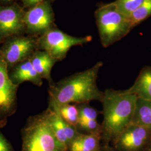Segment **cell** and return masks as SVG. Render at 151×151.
<instances>
[{
	"instance_id": "11",
	"label": "cell",
	"mask_w": 151,
	"mask_h": 151,
	"mask_svg": "<svg viewBox=\"0 0 151 151\" xmlns=\"http://www.w3.org/2000/svg\"><path fill=\"white\" fill-rule=\"evenodd\" d=\"M44 113L56 138L66 151H68L70 143L81 132L76 127L67 123L56 110L50 106Z\"/></svg>"
},
{
	"instance_id": "9",
	"label": "cell",
	"mask_w": 151,
	"mask_h": 151,
	"mask_svg": "<svg viewBox=\"0 0 151 151\" xmlns=\"http://www.w3.org/2000/svg\"><path fill=\"white\" fill-rule=\"evenodd\" d=\"M24 14L17 5L0 7V43L22 32L25 27Z\"/></svg>"
},
{
	"instance_id": "1",
	"label": "cell",
	"mask_w": 151,
	"mask_h": 151,
	"mask_svg": "<svg viewBox=\"0 0 151 151\" xmlns=\"http://www.w3.org/2000/svg\"><path fill=\"white\" fill-rule=\"evenodd\" d=\"M103 63L100 61L86 70L67 77L49 86V105L101 101L104 92L99 90L97 79Z\"/></svg>"
},
{
	"instance_id": "16",
	"label": "cell",
	"mask_w": 151,
	"mask_h": 151,
	"mask_svg": "<svg viewBox=\"0 0 151 151\" xmlns=\"http://www.w3.org/2000/svg\"><path fill=\"white\" fill-rule=\"evenodd\" d=\"M131 124L151 129V101L137 99Z\"/></svg>"
},
{
	"instance_id": "3",
	"label": "cell",
	"mask_w": 151,
	"mask_h": 151,
	"mask_svg": "<svg viewBox=\"0 0 151 151\" xmlns=\"http://www.w3.org/2000/svg\"><path fill=\"white\" fill-rule=\"evenodd\" d=\"M101 43L107 48L127 36L132 30L128 17L113 2L100 6L95 12Z\"/></svg>"
},
{
	"instance_id": "4",
	"label": "cell",
	"mask_w": 151,
	"mask_h": 151,
	"mask_svg": "<svg viewBox=\"0 0 151 151\" xmlns=\"http://www.w3.org/2000/svg\"><path fill=\"white\" fill-rule=\"evenodd\" d=\"M22 151H66L56 138L45 113L31 117L22 131Z\"/></svg>"
},
{
	"instance_id": "20",
	"label": "cell",
	"mask_w": 151,
	"mask_h": 151,
	"mask_svg": "<svg viewBox=\"0 0 151 151\" xmlns=\"http://www.w3.org/2000/svg\"><path fill=\"white\" fill-rule=\"evenodd\" d=\"M78 109V122L87 120H97L98 111L88 103L77 104Z\"/></svg>"
},
{
	"instance_id": "5",
	"label": "cell",
	"mask_w": 151,
	"mask_h": 151,
	"mask_svg": "<svg viewBox=\"0 0 151 151\" xmlns=\"http://www.w3.org/2000/svg\"><path fill=\"white\" fill-rule=\"evenodd\" d=\"M92 40L91 36L76 37L53 27L37 39L38 49L48 53L54 59L64 60L72 47L83 45Z\"/></svg>"
},
{
	"instance_id": "19",
	"label": "cell",
	"mask_w": 151,
	"mask_h": 151,
	"mask_svg": "<svg viewBox=\"0 0 151 151\" xmlns=\"http://www.w3.org/2000/svg\"><path fill=\"white\" fill-rule=\"evenodd\" d=\"M146 0H116L114 3L118 9L127 17L137 10Z\"/></svg>"
},
{
	"instance_id": "18",
	"label": "cell",
	"mask_w": 151,
	"mask_h": 151,
	"mask_svg": "<svg viewBox=\"0 0 151 151\" xmlns=\"http://www.w3.org/2000/svg\"><path fill=\"white\" fill-rule=\"evenodd\" d=\"M151 16V0H146L128 18L132 29Z\"/></svg>"
},
{
	"instance_id": "23",
	"label": "cell",
	"mask_w": 151,
	"mask_h": 151,
	"mask_svg": "<svg viewBox=\"0 0 151 151\" xmlns=\"http://www.w3.org/2000/svg\"><path fill=\"white\" fill-rule=\"evenodd\" d=\"M100 151H116L113 147L109 145H103Z\"/></svg>"
},
{
	"instance_id": "15",
	"label": "cell",
	"mask_w": 151,
	"mask_h": 151,
	"mask_svg": "<svg viewBox=\"0 0 151 151\" xmlns=\"http://www.w3.org/2000/svg\"><path fill=\"white\" fill-rule=\"evenodd\" d=\"M101 135L81 133L68 147V151H100Z\"/></svg>"
},
{
	"instance_id": "13",
	"label": "cell",
	"mask_w": 151,
	"mask_h": 151,
	"mask_svg": "<svg viewBox=\"0 0 151 151\" xmlns=\"http://www.w3.org/2000/svg\"><path fill=\"white\" fill-rule=\"evenodd\" d=\"M32 66L42 79H45L51 85L53 83L51 77V70L58 60L44 50H35L29 58Z\"/></svg>"
},
{
	"instance_id": "6",
	"label": "cell",
	"mask_w": 151,
	"mask_h": 151,
	"mask_svg": "<svg viewBox=\"0 0 151 151\" xmlns=\"http://www.w3.org/2000/svg\"><path fill=\"white\" fill-rule=\"evenodd\" d=\"M24 22L30 32L42 35L54 26V15L50 0L31 7L25 12Z\"/></svg>"
},
{
	"instance_id": "24",
	"label": "cell",
	"mask_w": 151,
	"mask_h": 151,
	"mask_svg": "<svg viewBox=\"0 0 151 151\" xmlns=\"http://www.w3.org/2000/svg\"><path fill=\"white\" fill-rule=\"evenodd\" d=\"M143 151H151V140L148 145L147 146L145 150Z\"/></svg>"
},
{
	"instance_id": "25",
	"label": "cell",
	"mask_w": 151,
	"mask_h": 151,
	"mask_svg": "<svg viewBox=\"0 0 151 151\" xmlns=\"http://www.w3.org/2000/svg\"><path fill=\"white\" fill-rule=\"evenodd\" d=\"M2 1H10L11 0H2Z\"/></svg>"
},
{
	"instance_id": "21",
	"label": "cell",
	"mask_w": 151,
	"mask_h": 151,
	"mask_svg": "<svg viewBox=\"0 0 151 151\" xmlns=\"http://www.w3.org/2000/svg\"><path fill=\"white\" fill-rule=\"evenodd\" d=\"M0 151H13L5 138L0 133Z\"/></svg>"
},
{
	"instance_id": "10",
	"label": "cell",
	"mask_w": 151,
	"mask_h": 151,
	"mask_svg": "<svg viewBox=\"0 0 151 151\" xmlns=\"http://www.w3.org/2000/svg\"><path fill=\"white\" fill-rule=\"evenodd\" d=\"M8 65L0 52V115H9L16 105L18 85L14 84L8 74Z\"/></svg>"
},
{
	"instance_id": "2",
	"label": "cell",
	"mask_w": 151,
	"mask_h": 151,
	"mask_svg": "<svg viewBox=\"0 0 151 151\" xmlns=\"http://www.w3.org/2000/svg\"><path fill=\"white\" fill-rule=\"evenodd\" d=\"M138 97L125 90L107 89L102 100L103 121L101 140L109 145L132 123Z\"/></svg>"
},
{
	"instance_id": "12",
	"label": "cell",
	"mask_w": 151,
	"mask_h": 151,
	"mask_svg": "<svg viewBox=\"0 0 151 151\" xmlns=\"http://www.w3.org/2000/svg\"><path fill=\"white\" fill-rule=\"evenodd\" d=\"M10 77L12 82L18 86L25 81L31 82L38 86L43 84V79L33 67L29 58L16 65Z\"/></svg>"
},
{
	"instance_id": "14",
	"label": "cell",
	"mask_w": 151,
	"mask_h": 151,
	"mask_svg": "<svg viewBox=\"0 0 151 151\" xmlns=\"http://www.w3.org/2000/svg\"><path fill=\"white\" fill-rule=\"evenodd\" d=\"M125 91L151 101V67H145L140 70L134 84Z\"/></svg>"
},
{
	"instance_id": "17",
	"label": "cell",
	"mask_w": 151,
	"mask_h": 151,
	"mask_svg": "<svg viewBox=\"0 0 151 151\" xmlns=\"http://www.w3.org/2000/svg\"><path fill=\"white\" fill-rule=\"evenodd\" d=\"M49 106L56 110L62 118L67 123L77 127L79 119L78 109L77 104L71 105L69 104L59 106L49 105Z\"/></svg>"
},
{
	"instance_id": "22",
	"label": "cell",
	"mask_w": 151,
	"mask_h": 151,
	"mask_svg": "<svg viewBox=\"0 0 151 151\" xmlns=\"http://www.w3.org/2000/svg\"><path fill=\"white\" fill-rule=\"evenodd\" d=\"M24 5L25 7H32L46 0H22Z\"/></svg>"
},
{
	"instance_id": "8",
	"label": "cell",
	"mask_w": 151,
	"mask_h": 151,
	"mask_svg": "<svg viewBox=\"0 0 151 151\" xmlns=\"http://www.w3.org/2000/svg\"><path fill=\"white\" fill-rule=\"evenodd\" d=\"M151 140V129L131 124L114 142L116 151H143Z\"/></svg>"
},
{
	"instance_id": "7",
	"label": "cell",
	"mask_w": 151,
	"mask_h": 151,
	"mask_svg": "<svg viewBox=\"0 0 151 151\" xmlns=\"http://www.w3.org/2000/svg\"><path fill=\"white\" fill-rule=\"evenodd\" d=\"M38 48L37 40L29 37H12L4 44L0 52L8 67L29 59Z\"/></svg>"
}]
</instances>
